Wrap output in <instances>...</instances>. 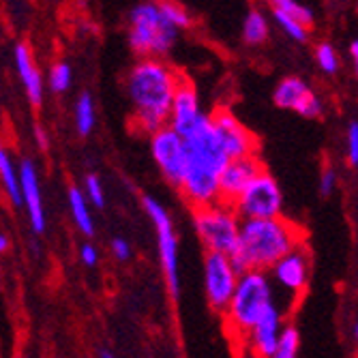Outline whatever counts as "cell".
Segmentation results:
<instances>
[{
	"label": "cell",
	"mask_w": 358,
	"mask_h": 358,
	"mask_svg": "<svg viewBox=\"0 0 358 358\" xmlns=\"http://www.w3.org/2000/svg\"><path fill=\"white\" fill-rule=\"evenodd\" d=\"M176 71L164 58H140L127 73V96L134 108V127L140 134H157L168 127L174 92L180 84Z\"/></svg>",
	"instance_id": "obj_1"
},
{
	"label": "cell",
	"mask_w": 358,
	"mask_h": 358,
	"mask_svg": "<svg viewBox=\"0 0 358 358\" xmlns=\"http://www.w3.org/2000/svg\"><path fill=\"white\" fill-rule=\"evenodd\" d=\"M185 142V168L178 182L182 198L195 208H204L219 202V176L227 166V159L215 131L210 114H206L189 134Z\"/></svg>",
	"instance_id": "obj_2"
},
{
	"label": "cell",
	"mask_w": 358,
	"mask_h": 358,
	"mask_svg": "<svg viewBox=\"0 0 358 358\" xmlns=\"http://www.w3.org/2000/svg\"><path fill=\"white\" fill-rule=\"evenodd\" d=\"M305 243L301 225L285 217L241 221L238 241L230 255L236 273H268L283 255Z\"/></svg>",
	"instance_id": "obj_3"
},
{
	"label": "cell",
	"mask_w": 358,
	"mask_h": 358,
	"mask_svg": "<svg viewBox=\"0 0 358 358\" xmlns=\"http://www.w3.org/2000/svg\"><path fill=\"white\" fill-rule=\"evenodd\" d=\"M271 307H275V299H273V281L268 273H259V271L241 273L234 294L230 303H227V309L223 311L225 327L230 331L232 339L243 343L245 335L262 320V315Z\"/></svg>",
	"instance_id": "obj_4"
},
{
	"label": "cell",
	"mask_w": 358,
	"mask_h": 358,
	"mask_svg": "<svg viewBox=\"0 0 358 358\" xmlns=\"http://www.w3.org/2000/svg\"><path fill=\"white\" fill-rule=\"evenodd\" d=\"M180 32L161 13L159 3H140L129 11V48L140 58H164Z\"/></svg>",
	"instance_id": "obj_5"
},
{
	"label": "cell",
	"mask_w": 358,
	"mask_h": 358,
	"mask_svg": "<svg viewBox=\"0 0 358 358\" xmlns=\"http://www.w3.org/2000/svg\"><path fill=\"white\" fill-rule=\"evenodd\" d=\"M193 227L206 253H219L230 257L241 230V219L230 204H210L193 210Z\"/></svg>",
	"instance_id": "obj_6"
},
{
	"label": "cell",
	"mask_w": 358,
	"mask_h": 358,
	"mask_svg": "<svg viewBox=\"0 0 358 358\" xmlns=\"http://www.w3.org/2000/svg\"><path fill=\"white\" fill-rule=\"evenodd\" d=\"M241 221L253 219H277L283 210V193L277 178L262 170L230 204Z\"/></svg>",
	"instance_id": "obj_7"
},
{
	"label": "cell",
	"mask_w": 358,
	"mask_h": 358,
	"mask_svg": "<svg viewBox=\"0 0 358 358\" xmlns=\"http://www.w3.org/2000/svg\"><path fill=\"white\" fill-rule=\"evenodd\" d=\"M144 202V210L150 217L155 232H157V247H159V257H161V266H164V275L170 287L172 299H178L180 292V275H178V238H176V230L170 213L166 210V206L161 204L159 200L146 198Z\"/></svg>",
	"instance_id": "obj_8"
},
{
	"label": "cell",
	"mask_w": 358,
	"mask_h": 358,
	"mask_svg": "<svg viewBox=\"0 0 358 358\" xmlns=\"http://www.w3.org/2000/svg\"><path fill=\"white\" fill-rule=\"evenodd\" d=\"M210 122L225 157L230 161L257 157V148H259L257 138L234 116L230 108H217L210 114Z\"/></svg>",
	"instance_id": "obj_9"
},
{
	"label": "cell",
	"mask_w": 358,
	"mask_h": 358,
	"mask_svg": "<svg viewBox=\"0 0 358 358\" xmlns=\"http://www.w3.org/2000/svg\"><path fill=\"white\" fill-rule=\"evenodd\" d=\"M236 281H238V273L230 262V257L219 253L204 255V292L210 309L219 313L227 309V303H230L234 294Z\"/></svg>",
	"instance_id": "obj_10"
},
{
	"label": "cell",
	"mask_w": 358,
	"mask_h": 358,
	"mask_svg": "<svg viewBox=\"0 0 358 358\" xmlns=\"http://www.w3.org/2000/svg\"><path fill=\"white\" fill-rule=\"evenodd\" d=\"M268 273H271L268 277L281 289L289 292L294 299L301 296L303 292H307L309 279H311V251H309L307 243L299 245L287 255H283Z\"/></svg>",
	"instance_id": "obj_11"
},
{
	"label": "cell",
	"mask_w": 358,
	"mask_h": 358,
	"mask_svg": "<svg viewBox=\"0 0 358 358\" xmlns=\"http://www.w3.org/2000/svg\"><path fill=\"white\" fill-rule=\"evenodd\" d=\"M273 101L281 110L296 112L305 118H322L324 114V101L322 96L301 78L289 76L283 78L275 92H273Z\"/></svg>",
	"instance_id": "obj_12"
},
{
	"label": "cell",
	"mask_w": 358,
	"mask_h": 358,
	"mask_svg": "<svg viewBox=\"0 0 358 358\" xmlns=\"http://www.w3.org/2000/svg\"><path fill=\"white\" fill-rule=\"evenodd\" d=\"M150 155L164 178L178 187L185 168V142L170 127L159 129L150 136Z\"/></svg>",
	"instance_id": "obj_13"
},
{
	"label": "cell",
	"mask_w": 358,
	"mask_h": 358,
	"mask_svg": "<svg viewBox=\"0 0 358 358\" xmlns=\"http://www.w3.org/2000/svg\"><path fill=\"white\" fill-rule=\"evenodd\" d=\"M17 180H20V195L22 204L26 206L28 221L35 234H43L48 227L45 219V206H43V193H41V180L39 172L30 159H22L17 166Z\"/></svg>",
	"instance_id": "obj_14"
},
{
	"label": "cell",
	"mask_w": 358,
	"mask_h": 358,
	"mask_svg": "<svg viewBox=\"0 0 358 358\" xmlns=\"http://www.w3.org/2000/svg\"><path fill=\"white\" fill-rule=\"evenodd\" d=\"M206 116V112L202 110L200 103V94L195 90L193 82L189 78H180V84L174 92L172 99V108H170V118H168V127L174 129V131L182 138L185 134H189L191 129L198 124L202 118Z\"/></svg>",
	"instance_id": "obj_15"
},
{
	"label": "cell",
	"mask_w": 358,
	"mask_h": 358,
	"mask_svg": "<svg viewBox=\"0 0 358 358\" xmlns=\"http://www.w3.org/2000/svg\"><path fill=\"white\" fill-rule=\"evenodd\" d=\"M285 327V320H283V311L275 305L271 307L262 320H259L255 327L245 335L243 339V345L241 348H247L249 352H253L257 358H271L273 352L277 350V343H279V335Z\"/></svg>",
	"instance_id": "obj_16"
},
{
	"label": "cell",
	"mask_w": 358,
	"mask_h": 358,
	"mask_svg": "<svg viewBox=\"0 0 358 358\" xmlns=\"http://www.w3.org/2000/svg\"><path fill=\"white\" fill-rule=\"evenodd\" d=\"M262 161L257 157H247V159H234L227 161L219 176V202L232 204L238 195L245 191V187L262 172Z\"/></svg>",
	"instance_id": "obj_17"
},
{
	"label": "cell",
	"mask_w": 358,
	"mask_h": 358,
	"mask_svg": "<svg viewBox=\"0 0 358 358\" xmlns=\"http://www.w3.org/2000/svg\"><path fill=\"white\" fill-rule=\"evenodd\" d=\"M13 60H15V69L20 76V82L26 90V96L32 106H41L43 103V94H45V78L41 69L37 67L35 56H32L30 48L26 43H17L13 50Z\"/></svg>",
	"instance_id": "obj_18"
},
{
	"label": "cell",
	"mask_w": 358,
	"mask_h": 358,
	"mask_svg": "<svg viewBox=\"0 0 358 358\" xmlns=\"http://www.w3.org/2000/svg\"><path fill=\"white\" fill-rule=\"evenodd\" d=\"M0 187H3L5 195L13 206H22V195H20V180H17V166L11 159L9 148L0 142Z\"/></svg>",
	"instance_id": "obj_19"
},
{
	"label": "cell",
	"mask_w": 358,
	"mask_h": 358,
	"mask_svg": "<svg viewBox=\"0 0 358 358\" xmlns=\"http://www.w3.org/2000/svg\"><path fill=\"white\" fill-rule=\"evenodd\" d=\"M67 195H69V210H71V219H73L76 227L84 236H92L94 234V221H92L90 204L86 202L82 189L71 185Z\"/></svg>",
	"instance_id": "obj_20"
},
{
	"label": "cell",
	"mask_w": 358,
	"mask_h": 358,
	"mask_svg": "<svg viewBox=\"0 0 358 358\" xmlns=\"http://www.w3.org/2000/svg\"><path fill=\"white\" fill-rule=\"evenodd\" d=\"M271 35V22L262 9H251L243 22V41L247 45H262Z\"/></svg>",
	"instance_id": "obj_21"
},
{
	"label": "cell",
	"mask_w": 358,
	"mask_h": 358,
	"mask_svg": "<svg viewBox=\"0 0 358 358\" xmlns=\"http://www.w3.org/2000/svg\"><path fill=\"white\" fill-rule=\"evenodd\" d=\"M76 129L82 138H88L94 129L96 122V112H94V101H92V94L90 92H82L76 101Z\"/></svg>",
	"instance_id": "obj_22"
},
{
	"label": "cell",
	"mask_w": 358,
	"mask_h": 358,
	"mask_svg": "<svg viewBox=\"0 0 358 358\" xmlns=\"http://www.w3.org/2000/svg\"><path fill=\"white\" fill-rule=\"evenodd\" d=\"M299 350H301V333L294 324H285L281 335H279V343L277 350L273 352L271 358H299Z\"/></svg>",
	"instance_id": "obj_23"
},
{
	"label": "cell",
	"mask_w": 358,
	"mask_h": 358,
	"mask_svg": "<svg viewBox=\"0 0 358 358\" xmlns=\"http://www.w3.org/2000/svg\"><path fill=\"white\" fill-rule=\"evenodd\" d=\"M48 88L52 92H67L73 84V71H71V64H67L64 60H58L50 67L48 80H45Z\"/></svg>",
	"instance_id": "obj_24"
},
{
	"label": "cell",
	"mask_w": 358,
	"mask_h": 358,
	"mask_svg": "<svg viewBox=\"0 0 358 358\" xmlns=\"http://www.w3.org/2000/svg\"><path fill=\"white\" fill-rule=\"evenodd\" d=\"M271 13H273L275 24L283 30V35H287L292 41H299V43L307 41V37H309V28H305V26L299 24L294 17H289L287 13L275 9V7H271Z\"/></svg>",
	"instance_id": "obj_25"
},
{
	"label": "cell",
	"mask_w": 358,
	"mask_h": 358,
	"mask_svg": "<svg viewBox=\"0 0 358 358\" xmlns=\"http://www.w3.org/2000/svg\"><path fill=\"white\" fill-rule=\"evenodd\" d=\"M271 7H275V9L287 13L289 17H294V20H296L299 24H303L305 28H311L313 22H315L313 11H311L309 7L296 3V0H275V3H271Z\"/></svg>",
	"instance_id": "obj_26"
},
{
	"label": "cell",
	"mask_w": 358,
	"mask_h": 358,
	"mask_svg": "<svg viewBox=\"0 0 358 358\" xmlns=\"http://www.w3.org/2000/svg\"><path fill=\"white\" fill-rule=\"evenodd\" d=\"M159 9H161V13L166 15V20H168L178 32L191 28V13H189L180 3H172V0H161V3H159Z\"/></svg>",
	"instance_id": "obj_27"
},
{
	"label": "cell",
	"mask_w": 358,
	"mask_h": 358,
	"mask_svg": "<svg viewBox=\"0 0 358 358\" xmlns=\"http://www.w3.org/2000/svg\"><path fill=\"white\" fill-rule=\"evenodd\" d=\"M315 60H317V67L327 76H335L341 69V60H339L337 50L327 41L315 48Z\"/></svg>",
	"instance_id": "obj_28"
},
{
	"label": "cell",
	"mask_w": 358,
	"mask_h": 358,
	"mask_svg": "<svg viewBox=\"0 0 358 358\" xmlns=\"http://www.w3.org/2000/svg\"><path fill=\"white\" fill-rule=\"evenodd\" d=\"M84 198L90 206L94 208H103L106 206V191H103V185H101V178L96 174H88L86 180H84Z\"/></svg>",
	"instance_id": "obj_29"
},
{
	"label": "cell",
	"mask_w": 358,
	"mask_h": 358,
	"mask_svg": "<svg viewBox=\"0 0 358 358\" xmlns=\"http://www.w3.org/2000/svg\"><path fill=\"white\" fill-rule=\"evenodd\" d=\"M345 155L350 166L356 168L358 166V122L350 120L348 122V131H345Z\"/></svg>",
	"instance_id": "obj_30"
},
{
	"label": "cell",
	"mask_w": 358,
	"mask_h": 358,
	"mask_svg": "<svg viewBox=\"0 0 358 358\" xmlns=\"http://www.w3.org/2000/svg\"><path fill=\"white\" fill-rule=\"evenodd\" d=\"M335 187H337V172H335V168L327 166L320 176V191H322V195H327L329 198V195H333Z\"/></svg>",
	"instance_id": "obj_31"
},
{
	"label": "cell",
	"mask_w": 358,
	"mask_h": 358,
	"mask_svg": "<svg viewBox=\"0 0 358 358\" xmlns=\"http://www.w3.org/2000/svg\"><path fill=\"white\" fill-rule=\"evenodd\" d=\"M80 259L84 266L92 268V266H96V262H99V251H96V247L92 243H84L80 247Z\"/></svg>",
	"instance_id": "obj_32"
},
{
	"label": "cell",
	"mask_w": 358,
	"mask_h": 358,
	"mask_svg": "<svg viewBox=\"0 0 358 358\" xmlns=\"http://www.w3.org/2000/svg\"><path fill=\"white\" fill-rule=\"evenodd\" d=\"M110 247H112L114 257H116V259H120V262H124V259L131 257V245H129L124 238H114Z\"/></svg>",
	"instance_id": "obj_33"
},
{
	"label": "cell",
	"mask_w": 358,
	"mask_h": 358,
	"mask_svg": "<svg viewBox=\"0 0 358 358\" xmlns=\"http://www.w3.org/2000/svg\"><path fill=\"white\" fill-rule=\"evenodd\" d=\"M35 140H37V144H39V148H41V150H48V148H50L48 134H45V129H43L41 124H37V127H35Z\"/></svg>",
	"instance_id": "obj_34"
},
{
	"label": "cell",
	"mask_w": 358,
	"mask_h": 358,
	"mask_svg": "<svg viewBox=\"0 0 358 358\" xmlns=\"http://www.w3.org/2000/svg\"><path fill=\"white\" fill-rule=\"evenodd\" d=\"M9 236L7 234H3V232H0V253H5L7 249H9Z\"/></svg>",
	"instance_id": "obj_35"
},
{
	"label": "cell",
	"mask_w": 358,
	"mask_h": 358,
	"mask_svg": "<svg viewBox=\"0 0 358 358\" xmlns=\"http://www.w3.org/2000/svg\"><path fill=\"white\" fill-rule=\"evenodd\" d=\"M350 56H352V60H354V62L358 60V41H356V39H352V41H350Z\"/></svg>",
	"instance_id": "obj_36"
},
{
	"label": "cell",
	"mask_w": 358,
	"mask_h": 358,
	"mask_svg": "<svg viewBox=\"0 0 358 358\" xmlns=\"http://www.w3.org/2000/svg\"><path fill=\"white\" fill-rule=\"evenodd\" d=\"M236 358H257V356H255L253 352H249L247 348H241V350H238V356H236Z\"/></svg>",
	"instance_id": "obj_37"
},
{
	"label": "cell",
	"mask_w": 358,
	"mask_h": 358,
	"mask_svg": "<svg viewBox=\"0 0 358 358\" xmlns=\"http://www.w3.org/2000/svg\"><path fill=\"white\" fill-rule=\"evenodd\" d=\"M99 358H116V356H114L110 350H101V352H99Z\"/></svg>",
	"instance_id": "obj_38"
}]
</instances>
